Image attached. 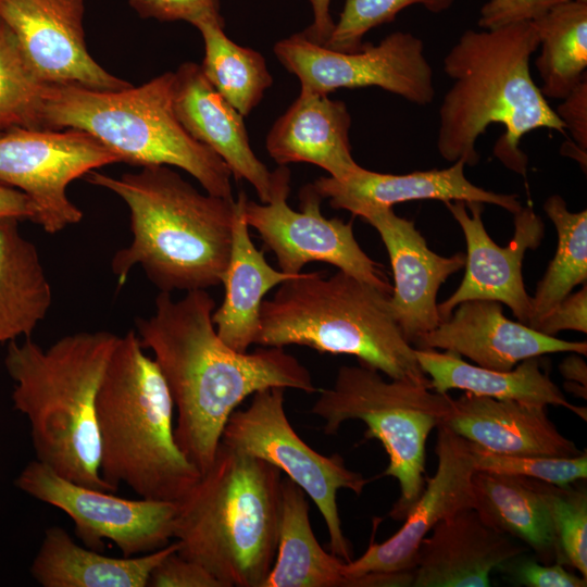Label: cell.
<instances>
[{"mask_svg": "<svg viewBox=\"0 0 587 587\" xmlns=\"http://www.w3.org/2000/svg\"><path fill=\"white\" fill-rule=\"evenodd\" d=\"M214 309L204 289L186 291L178 300L160 291L154 313L135 321L176 408L175 440L201 474L214 460L229 416L247 397L270 387L317 390L310 371L282 347L238 352L225 345L212 322Z\"/></svg>", "mask_w": 587, "mask_h": 587, "instance_id": "6da1fadb", "label": "cell"}, {"mask_svg": "<svg viewBox=\"0 0 587 587\" xmlns=\"http://www.w3.org/2000/svg\"><path fill=\"white\" fill-rule=\"evenodd\" d=\"M539 40L533 22L491 29H467L442 61L453 80L439 107L437 149L449 162L476 165L477 139L494 123L504 135L495 155L510 170L525 176L527 157L519 148L529 132L565 127L535 84L529 68Z\"/></svg>", "mask_w": 587, "mask_h": 587, "instance_id": "7a4b0ae2", "label": "cell"}, {"mask_svg": "<svg viewBox=\"0 0 587 587\" xmlns=\"http://www.w3.org/2000/svg\"><path fill=\"white\" fill-rule=\"evenodd\" d=\"M85 179L128 207L132 240L115 252L118 287L139 265L164 292L221 285L229 260L235 200L202 193L167 165L113 177L90 171Z\"/></svg>", "mask_w": 587, "mask_h": 587, "instance_id": "3957f363", "label": "cell"}, {"mask_svg": "<svg viewBox=\"0 0 587 587\" xmlns=\"http://www.w3.org/2000/svg\"><path fill=\"white\" fill-rule=\"evenodd\" d=\"M118 336L80 332L43 349L29 338L8 342L13 409L28 421L36 460L79 485L114 492L100 473L98 389Z\"/></svg>", "mask_w": 587, "mask_h": 587, "instance_id": "277c9868", "label": "cell"}, {"mask_svg": "<svg viewBox=\"0 0 587 587\" xmlns=\"http://www.w3.org/2000/svg\"><path fill=\"white\" fill-rule=\"evenodd\" d=\"M282 472L221 442L178 503L177 552L223 587H262L274 564L282 517Z\"/></svg>", "mask_w": 587, "mask_h": 587, "instance_id": "5b68a950", "label": "cell"}, {"mask_svg": "<svg viewBox=\"0 0 587 587\" xmlns=\"http://www.w3.org/2000/svg\"><path fill=\"white\" fill-rule=\"evenodd\" d=\"M174 403L134 330L118 336L96 398L100 473L114 492L179 503L201 477L178 447Z\"/></svg>", "mask_w": 587, "mask_h": 587, "instance_id": "8992f818", "label": "cell"}, {"mask_svg": "<svg viewBox=\"0 0 587 587\" xmlns=\"http://www.w3.org/2000/svg\"><path fill=\"white\" fill-rule=\"evenodd\" d=\"M389 296L340 270L300 273L262 301L255 344L353 355L391 379L429 385L389 311Z\"/></svg>", "mask_w": 587, "mask_h": 587, "instance_id": "52a82bcc", "label": "cell"}, {"mask_svg": "<svg viewBox=\"0 0 587 587\" xmlns=\"http://www.w3.org/2000/svg\"><path fill=\"white\" fill-rule=\"evenodd\" d=\"M174 72L122 90H95L47 83L42 93V129H78L97 138L132 165H167L184 170L205 192L233 198L232 173L208 146L192 138L173 109Z\"/></svg>", "mask_w": 587, "mask_h": 587, "instance_id": "ba28073f", "label": "cell"}, {"mask_svg": "<svg viewBox=\"0 0 587 587\" xmlns=\"http://www.w3.org/2000/svg\"><path fill=\"white\" fill-rule=\"evenodd\" d=\"M452 398L429 385L407 379L385 380L370 366L344 365L334 384L319 391L311 413L324 422V432L334 435L350 420L366 425L364 440L377 439L389 462L380 476L398 480L400 496L389 512L403 520L425 485L426 441L451 409Z\"/></svg>", "mask_w": 587, "mask_h": 587, "instance_id": "9c48e42d", "label": "cell"}, {"mask_svg": "<svg viewBox=\"0 0 587 587\" xmlns=\"http://www.w3.org/2000/svg\"><path fill=\"white\" fill-rule=\"evenodd\" d=\"M285 390L270 387L253 394L246 409L232 413L221 442L268 462L297 484L325 521L329 551L350 562L352 549L342 532L337 492L361 495L371 479L348 469L339 454H321L296 433L285 411Z\"/></svg>", "mask_w": 587, "mask_h": 587, "instance_id": "30bf717a", "label": "cell"}, {"mask_svg": "<svg viewBox=\"0 0 587 587\" xmlns=\"http://www.w3.org/2000/svg\"><path fill=\"white\" fill-rule=\"evenodd\" d=\"M289 183V168L279 165L273 171L270 201L247 198L243 207L248 226L274 253L279 270L296 276L309 262H325L390 295L392 286L379 264L359 246L352 223L326 218L321 212L323 198L312 184L300 190V211L292 210L287 203Z\"/></svg>", "mask_w": 587, "mask_h": 587, "instance_id": "8fae6325", "label": "cell"}, {"mask_svg": "<svg viewBox=\"0 0 587 587\" xmlns=\"http://www.w3.org/2000/svg\"><path fill=\"white\" fill-rule=\"evenodd\" d=\"M274 53L304 92L376 86L419 105L430 103L436 93L423 41L408 32H394L354 52L332 50L300 32L277 41Z\"/></svg>", "mask_w": 587, "mask_h": 587, "instance_id": "7c38bea8", "label": "cell"}, {"mask_svg": "<svg viewBox=\"0 0 587 587\" xmlns=\"http://www.w3.org/2000/svg\"><path fill=\"white\" fill-rule=\"evenodd\" d=\"M14 484L70 516L76 536L90 549L102 551L104 540H110L123 557H135L161 549L174 538L176 502L121 498L64 478L38 460L30 461Z\"/></svg>", "mask_w": 587, "mask_h": 587, "instance_id": "4fadbf2b", "label": "cell"}, {"mask_svg": "<svg viewBox=\"0 0 587 587\" xmlns=\"http://www.w3.org/2000/svg\"><path fill=\"white\" fill-rule=\"evenodd\" d=\"M118 162L97 138L78 129L13 128L0 134V182L30 198L37 208L34 223L49 234L83 218L67 196L68 185Z\"/></svg>", "mask_w": 587, "mask_h": 587, "instance_id": "5bb4252c", "label": "cell"}, {"mask_svg": "<svg viewBox=\"0 0 587 587\" xmlns=\"http://www.w3.org/2000/svg\"><path fill=\"white\" fill-rule=\"evenodd\" d=\"M437 429L436 473L427 479L394 536L382 544L372 537L361 557L345 562L344 574L348 578L413 571L420 545L434 526L459 511L475 507L471 445L445 424Z\"/></svg>", "mask_w": 587, "mask_h": 587, "instance_id": "9a60e30c", "label": "cell"}, {"mask_svg": "<svg viewBox=\"0 0 587 587\" xmlns=\"http://www.w3.org/2000/svg\"><path fill=\"white\" fill-rule=\"evenodd\" d=\"M463 230L466 250L465 274L458 289L438 304L442 321L454 308L467 300H492L508 305L517 322L528 325L530 296L523 280L525 252L536 249L545 233V225L532 207H522L514 215V235L507 247L498 246L488 235L482 221L484 203L445 202Z\"/></svg>", "mask_w": 587, "mask_h": 587, "instance_id": "2e32d148", "label": "cell"}, {"mask_svg": "<svg viewBox=\"0 0 587 587\" xmlns=\"http://www.w3.org/2000/svg\"><path fill=\"white\" fill-rule=\"evenodd\" d=\"M84 15L85 0H0V17L42 82L105 91L130 87L88 52Z\"/></svg>", "mask_w": 587, "mask_h": 587, "instance_id": "e0dca14e", "label": "cell"}, {"mask_svg": "<svg viewBox=\"0 0 587 587\" xmlns=\"http://www.w3.org/2000/svg\"><path fill=\"white\" fill-rule=\"evenodd\" d=\"M360 217L379 234L389 255L394 286L389 311L407 340H414L441 322L437 294L440 286L465 265V254L442 257L432 251L412 221L392 208L372 209Z\"/></svg>", "mask_w": 587, "mask_h": 587, "instance_id": "ac0fdd59", "label": "cell"}, {"mask_svg": "<svg viewBox=\"0 0 587 587\" xmlns=\"http://www.w3.org/2000/svg\"><path fill=\"white\" fill-rule=\"evenodd\" d=\"M435 329L419 336L417 349H442L463 355L476 365L512 370L521 361L555 352L587 354L586 341H567L541 334L503 315L492 300H467Z\"/></svg>", "mask_w": 587, "mask_h": 587, "instance_id": "d6986e66", "label": "cell"}, {"mask_svg": "<svg viewBox=\"0 0 587 587\" xmlns=\"http://www.w3.org/2000/svg\"><path fill=\"white\" fill-rule=\"evenodd\" d=\"M419 548L413 587H488L490 574L528 548L487 525L474 508L440 521Z\"/></svg>", "mask_w": 587, "mask_h": 587, "instance_id": "ffe728a7", "label": "cell"}, {"mask_svg": "<svg viewBox=\"0 0 587 587\" xmlns=\"http://www.w3.org/2000/svg\"><path fill=\"white\" fill-rule=\"evenodd\" d=\"M173 109L187 133L211 148L236 180L252 185L262 203L273 189V172L250 147L243 116L210 84L200 64L185 62L174 72Z\"/></svg>", "mask_w": 587, "mask_h": 587, "instance_id": "44dd1931", "label": "cell"}, {"mask_svg": "<svg viewBox=\"0 0 587 587\" xmlns=\"http://www.w3.org/2000/svg\"><path fill=\"white\" fill-rule=\"evenodd\" d=\"M462 160L444 170L415 171L409 174H384L360 167L346 179L322 176L312 183L334 209L354 216L372 209L392 208L413 200L482 202L498 205L512 214L522 209L516 195L497 193L472 184L464 174Z\"/></svg>", "mask_w": 587, "mask_h": 587, "instance_id": "7402d4cb", "label": "cell"}, {"mask_svg": "<svg viewBox=\"0 0 587 587\" xmlns=\"http://www.w3.org/2000/svg\"><path fill=\"white\" fill-rule=\"evenodd\" d=\"M441 424L499 454L570 458L582 453L574 441L558 430L545 405L464 391L452 399Z\"/></svg>", "mask_w": 587, "mask_h": 587, "instance_id": "603a6c76", "label": "cell"}, {"mask_svg": "<svg viewBox=\"0 0 587 587\" xmlns=\"http://www.w3.org/2000/svg\"><path fill=\"white\" fill-rule=\"evenodd\" d=\"M351 116L345 102L300 91L270 129L265 147L278 165L310 163L342 180L361 166L351 154Z\"/></svg>", "mask_w": 587, "mask_h": 587, "instance_id": "cb8c5ba5", "label": "cell"}, {"mask_svg": "<svg viewBox=\"0 0 587 587\" xmlns=\"http://www.w3.org/2000/svg\"><path fill=\"white\" fill-rule=\"evenodd\" d=\"M305 492L285 477L282 517L274 564L262 587H395L401 574H369L348 578L340 558L319 544L309 516Z\"/></svg>", "mask_w": 587, "mask_h": 587, "instance_id": "d4e9b609", "label": "cell"}, {"mask_svg": "<svg viewBox=\"0 0 587 587\" xmlns=\"http://www.w3.org/2000/svg\"><path fill=\"white\" fill-rule=\"evenodd\" d=\"M247 198L241 190L235 200L229 260L221 279L225 295L222 304L212 313L218 337L238 352H247L255 344L263 297L295 277L271 266L264 251L258 250L252 242L243 211Z\"/></svg>", "mask_w": 587, "mask_h": 587, "instance_id": "484cf974", "label": "cell"}, {"mask_svg": "<svg viewBox=\"0 0 587 587\" xmlns=\"http://www.w3.org/2000/svg\"><path fill=\"white\" fill-rule=\"evenodd\" d=\"M472 480L474 509L487 525L524 542L539 562H559L549 483L483 471H475Z\"/></svg>", "mask_w": 587, "mask_h": 587, "instance_id": "4316f807", "label": "cell"}, {"mask_svg": "<svg viewBox=\"0 0 587 587\" xmlns=\"http://www.w3.org/2000/svg\"><path fill=\"white\" fill-rule=\"evenodd\" d=\"M415 355L429 378L430 388L437 392L461 389L500 400L559 405L587 420L586 408L575 405L565 398L542 367L539 357L525 359L509 371H496L467 363L451 351L415 348Z\"/></svg>", "mask_w": 587, "mask_h": 587, "instance_id": "83f0119b", "label": "cell"}, {"mask_svg": "<svg viewBox=\"0 0 587 587\" xmlns=\"http://www.w3.org/2000/svg\"><path fill=\"white\" fill-rule=\"evenodd\" d=\"M177 549L174 541L140 555L108 557L51 526L43 533L30 575L42 587H147L153 569Z\"/></svg>", "mask_w": 587, "mask_h": 587, "instance_id": "f1b7e54d", "label": "cell"}, {"mask_svg": "<svg viewBox=\"0 0 587 587\" xmlns=\"http://www.w3.org/2000/svg\"><path fill=\"white\" fill-rule=\"evenodd\" d=\"M18 222L0 220V345L29 338L52 303L39 252Z\"/></svg>", "mask_w": 587, "mask_h": 587, "instance_id": "f546056e", "label": "cell"}, {"mask_svg": "<svg viewBox=\"0 0 587 587\" xmlns=\"http://www.w3.org/2000/svg\"><path fill=\"white\" fill-rule=\"evenodd\" d=\"M540 53L535 66L546 98L564 99L587 68V2H562L533 21Z\"/></svg>", "mask_w": 587, "mask_h": 587, "instance_id": "4dcf8cb0", "label": "cell"}, {"mask_svg": "<svg viewBox=\"0 0 587 587\" xmlns=\"http://www.w3.org/2000/svg\"><path fill=\"white\" fill-rule=\"evenodd\" d=\"M224 25V18H207L193 25L204 43L200 65L216 91L246 116L260 103L273 78L263 55L234 42Z\"/></svg>", "mask_w": 587, "mask_h": 587, "instance_id": "1f68e13d", "label": "cell"}, {"mask_svg": "<svg viewBox=\"0 0 587 587\" xmlns=\"http://www.w3.org/2000/svg\"><path fill=\"white\" fill-rule=\"evenodd\" d=\"M544 210L555 227L558 245L535 295L530 297L527 326L532 328L574 287L587 280V211H569L559 195L547 198Z\"/></svg>", "mask_w": 587, "mask_h": 587, "instance_id": "d6a6232c", "label": "cell"}, {"mask_svg": "<svg viewBox=\"0 0 587 587\" xmlns=\"http://www.w3.org/2000/svg\"><path fill=\"white\" fill-rule=\"evenodd\" d=\"M42 82L20 42L0 17V134L13 128L42 129Z\"/></svg>", "mask_w": 587, "mask_h": 587, "instance_id": "836d02e7", "label": "cell"}, {"mask_svg": "<svg viewBox=\"0 0 587 587\" xmlns=\"http://www.w3.org/2000/svg\"><path fill=\"white\" fill-rule=\"evenodd\" d=\"M454 0H345L339 20L325 47L341 52L362 48L364 35L374 27L390 23L397 14L411 5H422L432 13H441Z\"/></svg>", "mask_w": 587, "mask_h": 587, "instance_id": "e575fe53", "label": "cell"}, {"mask_svg": "<svg viewBox=\"0 0 587 587\" xmlns=\"http://www.w3.org/2000/svg\"><path fill=\"white\" fill-rule=\"evenodd\" d=\"M470 445L475 471L524 476L560 487L587 477L586 451L570 458L508 455L487 451L473 442Z\"/></svg>", "mask_w": 587, "mask_h": 587, "instance_id": "d590c367", "label": "cell"}, {"mask_svg": "<svg viewBox=\"0 0 587 587\" xmlns=\"http://www.w3.org/2000/svg\"><path fill=\"white\" fill-rule=\"evenodd\" d=\"M548 498L560 552L559 563L574 567L587 578L586 490L549 484Z\"/></svg>", "mask_w": 587, "mask_h": 587, "instance_id": "8d00e7d4", "label": "cell"}, {"mask_svg": "<svg viewBox=\"0 0 587 587\" xmlns=\"http://www.w3.org/2000/svg\"><path fill=\"white\" fill-rule=\"evenodd\" d=\"M142 18L160 22L184 21L195 25L207 18H223L220 0H128Z\"/></svg>", "mask_w": 587, "mask_h": 587, "instance_id": "74e56055", "label": "cell"}, {"mask_svg": "<svg viewBox=\"0 0 587 587\" xmlns=\"http://www.w3.org/2000/svg\"><path fill=\"white\" fill-rule=\"evenodd\" d=\"M500 570H505L519 585L527 587H586L587 578L567 571L562 563H541L519 555Z\"/></svg>", "mask_w": 587, "mask_h": 587, "instance_id": "f35d334b", "label": "cell"}, {"mask_svg": "<svg viewBox=\"0 0 587 587\" xmlns=\"http://www.w3.org/2000/svg\"><path fill=\"white\" fill-rule=\"evenodd\" d=\"M177 550L153 569L147 587H223L208 570L182 557Z\"/></svg>", "mask_w": 587, "mask_h": 587, "instance_id": "ab89813d", "label": "cell"}, {"mask_svg": "<svg viewBox=\"0 0 587 587\" xmlns=\"http://www.w3.org/2000/svg\"><path fill=\"white\" fill-rule=\"evenodd\" d=\"M566 1L570 0H489L482 7L477 24L482 29H491L520 22H533L551 8Z\"/></svg>", "mask_w": 587, "mask_h": 587, "instance_id": "60d3db41", "label": "cell"}, {"mask_svg": "<svg viewBox=\"0 0 587 587\" xmlns=\"http://www.w3.org/2000/svg\"><path fill=\"white\" fill-rule=\"evenodd\" d=\"M534 329L555 336L562 330L587 332V286L567 295L557 303L535 326Z\"/></svg>", "mask_w": 587, "mask_h": 587, "instance_id": "b9f144b4", "label": "cell"}, {"mask_svg": "<svg viewBox=\"0 0 587 587\" xmlns=\"http://www.w3.org/2000/svg\"><path fill=\"white\" fill-rule=\"evenodd\" d=\"M555 111L574 143L587 152V79H583Z\"/></svg>", "mask_w": 587, "mask_h": 587, "instance_id": "7bdbcfd3", "label": "cell"}, {"mask_svg": "<svg viewBox=\"0 0 587 587\" xmlns=\"http://www.w3.org/2000/svg\"><path fill=\"white\" fill-rule=\"evenodd\" d=\"M37 208L24 192L0 182V220L35 221Z\"/></svg>", "mask_w": 587, "mask_h": 587, "instance_id": "ee69618b", "label": "cell"}, {"mask_svg": "<svg viewBox=\"0 0 587 587\" xmlns=\"http://www.w3.org/2000/svg\"><path fill=\"white\" fill-rule=\"evenodd\" d=\"M309 2L313 12V22L302 33L310 40L324 46L335 26L329 10L330 0H309Z\"/></svg>", "mask_w": 587, "mask_h": 587, "instance_id": "f6af8a7d", "label": "cell"}, {"mask_svg": "<svg viewBox=\"0 0 587 587\" xmlns=\"http://www.w3.org/2000/svg\"><path fill=\"white\" fill-rule=\"evenodd\" d=\"M560 372L571 383L576 382L583 387L587 385V367L582 354L572 352L560 364Z\"/></svg>", "mask_w": 587, "mask_h": 587, "instance_id": "bcb514c9", "label": "cell"}]
</instances>
